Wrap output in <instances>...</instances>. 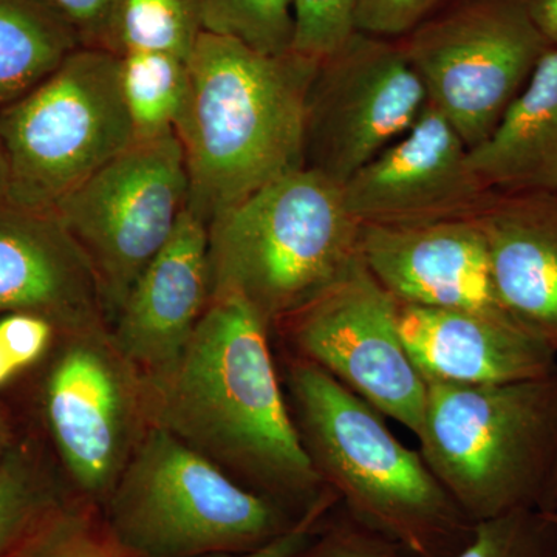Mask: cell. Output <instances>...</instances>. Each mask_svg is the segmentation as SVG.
<instances>
[{
	"label": "cell",
	"instance_id": "10",
	"mask_svg": "<svg viewBox=\"0 0 557 557\" xmlns=\"http://www.w3.org/2000/svg\"><path fill=\"white\" fill-rule=\"evenodd\" d=\"M189 178L175 132L135 141L54 207L89 260L110 322L188 208Z\"/></svg>",
	"mask_w": 557,
	"mask_h": 557
},
{
	"label": "cell",
	"instance_id": "14",
	"mask_svg": "<svg viewBox=\"0 0 557 557\" xmlns=\"http://www.w3.org/2000/svg\"><path fill=\"white\" fill-rule=\"evenodd\" d=\"M398 329L428 383L502 384L557 370V354L502 307L399 306Z\"/></svg>",
	"mask_w": 557,
	"mask_h": 557
},
{
	"label": "cell",
	"instance_id": "9",
	"mask_svg": "<svg viewBox=\"0 0 557 557\" xmlns=\"http://www.w3.org/2000/svg\"><path fill=\"white\" fill-rule=\"evenodd\" d=\"M401 42L429 104L468 149L493 134L552 46L527 0H458Z\"/></svg>",
	"mask_w": 557,
	"mask_h": 557
},
{
	"label": "cell",
	"instance_id": "13",
	"mask_svg": "<svg viewBox=\"0 0 557 557\" xmlns=\"http://www.w3.org/2000/svg\"><path fill=\"white\" fill-rule=\"evenodd\" d=\"M343 190L361 225L384 226L474 220L494 194L472 168L463 139L431 104Z\"/></svg>",
	"mask_w": 557,
	"mask_h": 557
},
{
	"label": "cell",
	"instance_id": "30",
	"mask_svg": "<svg viewBox=\"0 0 557 557\" xmlns=\"http://www.w3.org/2000/svg\"><path fill=\"white\" fill-rule=\"evenodd\" d=\"M67 22L83 47L120 54L121 0H44Z\"/></svg>",
	"mask_w": 557,
	"mask_h": 557
},
{
	"label": "cell",
	"instance_id": "37",
	"mask_svg": "<svg viewBox=\"0 0 557 557\" xmlns=\"http://www.w3.org/2000/svg\"><path fill=\"white\" fill-rule=\"evenodd\" d=\"M549 511H557V498H556L555 505H553V508L549 509Z\"/></svg>",
	"mask_w": 557,
	"mask_h": 557
},
{
	"label": "cell",
	"instance_id": "17",
	"mask_svg": "<svg viewBox=\"0 0 557 557\" xmlns=\"http://www.w3.org/2000/svg\"><path fill=\"white\" fill-rule=\"evenodd\" d=\"M209 300L208 226L186 208L170 242L110 322V332L146 376H156L177 361Z\"/></svg>",
	"mask_w": 557,
	"mask_h": 557
},
{
	"label": "cell",
	"instance_id": "23",
	"mask_svg": "<svg viewBox=\"0 0 557 557\" xmlns=\"http://www.w3.org/2000/svg\"><path fill=\"white\" fill-rule=\"evenodd\" d=\"M205 32L200 0H121L120 47L188 60Z\"/></svg>",
	"mask_w": 557,
	"mask_h": 557
},
{
	"label": "cell",
	"instance_id": "20",
	"mask_svg": "<svg viewBox=\"0 0 557 557\" xmlns=\"http://www.w3.org/2000/svg\"><path fill=\"white\" fill-rule=\"evenodd\" d=\"M81 47L44 0H0V109L30 94Z\"/></svg>",
	"mask_w": 557,
	"mask_h": 557
},
{
	"label": "cell",
	"instance_id": "24",
	"mask_svg": "<svg viewBox=\"0 0 557 557\" xmlns=\"http://www.w3.org/2000/svg\"><path fill=\"white\" fill-rule=\"evenodd\" d=\"M205 32L240 40L267 54L292 50L293 0H200Z\"/></svg>",
	"mask_w": 557,
	"mask_h": 557
},
{
	"label": "cell",
	"instance_id": "29",
	"mask_svg": "<svg viewBox=\"0 0 557 557\" xmlns=\"http://www.w3.org/2000/svg\"><path fill=\"white\" fill-rule=\"evenodd\" d=\"M296 557H416L347 515L339 504Z\"/></svg>",
	"mask_w": 557,
	"mask_h": 557
},
{
	"label": "cell",
	"instance_id": "18",
	"mask_svg": "<svg viewBox=\"0 0 557 557\" xmlns=\"http://www.w3.org/2000/svg\"><path fill=\"white\" fill-rule=\"evenodd\" d=\"M498 306L557 354V194H502L480 212Z\"/></svg>",
	"mask_w": 557,
	"mask_h": 557
},
{
	"label": "cell",
	"instance_id": "16",
	"mask_svg": "<svg viewBox=\"0 0 557 557\" xmlns=\"http://www.w3.org/2000/svg\"><path fill=\"white\" fill-rule=\"evenodd\" d=\"M17 311L61 332L109 324L89 260L57 212L0 199V317Z\"/></svg>",
	"mask_w": 557,
	"mask_h": 557
},
{
	"label": "cell",
	"instance_id": "2",
	"mask_svg": "<svg viewBox=\"0 0 557 557\" xmlns=\"http://www.w3.org/2000/svg\"><path fill=\"white\" fill-rule=\"evenodd\" d=\"M318 61L267 54L203 32L189 58V95L175 134L188 208L205 223L304 170V120Z\"/></svg>",
	"mask_w": 557,
	"mask_h": 557
},
{
	"label": "cell",
	"instance_id": "35",
	"mask_svg": "<svg viewBox=\"0 0 557 557\" xmlns=\"http://www.w3.org/2000/svg\"><path fill=\"white\" fill-rule=\"evenodd\" d=\"M0 199H7V163L2 143H0Z\"/></svg>",
	"mask_w": 557,
	"mask_h": 557
},
{
	"label": "cell",
	"instance_id": "38",
	"mask_svg": "<svg viewBox=\"0 0 557 557\" xmlns=\"http://www.w3.org/2000/svg\"><path fill=\"white\" fill-rule=\"evenodd\" d=\"M552 512H553V515H555V516H556V519H557V511H552Z\"/></svg>",
	"mask_w": 557,
	"mask_h": 557
},
{
	"label": "cell",
	"instance_id": "36",
	"mask_svg": "<svg viewBox=\"0 0 557 557\" xmlns=\"http://www.w3.org/2000/svg\"><path fill=\"white\" fill-rule=\"evenodd\" d=\"M556 498H557V472H556V478H555V486H553L552 508H553V505H555ZM552 508H549V509H552ZM549 509H548V511H549Z\"/></svg>",
	"mask_w": 557,
	"mask_h": 557
},
{
	"label": "cell",
	"instance_id": "22",
	"mask_svg": "<svg viewBox=\"0 0 557 557\" xmlns=\"http://www.w3.org/2000/svg\"><path fill=\"white\" fill-rule=\"evenodd\" d=\"M189 61L160 51L121 54V89L135 141L175 132L189 95Z\"/></svg>",
	"mask_w": 557,
	"mask_h": 557
},
{
	"label": "cell",
	"instance_id": "11",
	"mask_svg": "<svg viewBox=\"0 0 557 557\" xmlns=\"http://www.w3.org/2000/svg\"><path fill=\"white\" fill-rule=\"evenodd\" d=\"M429 104L401 39L351 33L319 61L304 120V168L344 186Z\"/></svg>",
	"mask_w": 557,
	"mask_h": 557
},
{
	"label": "cell",
	"instance_id": "4",
	"mask_svg": "<svg viewBox=\"0 0 557 557\" xmlns=\"http://www.w3.org/2000/svg\"><path fill=\"white\" fill-rule=\"evenodd\" d=\"M359 234L343 186L285 175L208 223L211 299L242 300L273 335L361 258Z\"/></svg>",
	"mask_w": 557,
	"mask_h": 557
},
{
	"label": "cell",
	"instance_id": "15",
	"mask_svg": "<svg viewBox=\"0 0 557 557\" xmlns=\"http://www.w3.org/2000/svg\"><path fill=\"white\" fill-rule=\"evenodd\" d=\"M359 256L399 306H498L490 251L478 220L361 225Z\"/></svg>",
	"mask_w": 557,
	"mask_h": 557
},
{
	"label": "cell",
	"instance_id": "3",
	"mask_svg": "<svg viewBox=\"0 0 557 557\" xmlns=\"http://www.w3.org/2000/svg\"><path fill=\"white\" fill-rule=\"evenodd\" d=\"M277 368L311 467L350 518L416 557H456L467 547L475 523L386 416L307 359L282 350Z\"/></svg>",
	"mask_w": 557,
	"mask_h": 557
},
{
	"label": "cell",
	"instance_id": "31",
	"mask_svg": "<svg viewBox=\"0 0 557 557\" xmlns=\"http://www.w3.org/2000/svg\"><path fill=\"white\" fill-rule=\"evenodd\" d=\"M440 0H359L355 30L403 39L434 14Z\"/></svg>",
	"mask_w": 557,
	"mask_h": 557
},
{
	"label": "cell",
	"instance_id": "8",
	"mask_svg": "<svg viewBox=\"0 0 557 557\" xmlns=\"http://www.w3.org/2000/svg\"><path fill=\"white\" fill-rule=\"evenodd\" d=\"M39 412L70 494L100 509L150 420L148 379L108 322L61 332L42 362Z\"/></svg>",
	"mask_w": 557,
	"mask_h": 557
},
{
	"label": "cell",
	"instance_id": "1",
	"mask_svg": "<svg viewBox=\"0 0 557 557\" xmlns=\"http://www.w3.org/2000/svg\"><path fill=\"white\" fill-rule=\"evenodd\" d=\"M146 379L152 426L239 485L298 518L327 493L293 423L273 336L247 304L209 300L177 361Z\"/></svg>",
	"mask_w": 557,
	"mask_h": 557
},
{
	"label": "cell",
	"instance_id": "5",
	"mask_svg": "<svg viewBox=\"0 0 557 557\" xmlns=\"http://www.w3.org/2000/svg\"><path fill=\"white\" fill-rule=\"evenodd\" d=\"M418 450L472 523L552 508L557 370L502 384L428 383Z\"/></svg>",
	"mask_w": 557,
	"mask_h": 557
},
{
	"label": "cell",
	"instance_id": "6",
	"mask_svg": "<svg viewBox=\"0 0 557 557\" xmlns=\"http://www.w3.org/2000/svg\"><path fill=\"white\" fill-rule=\"evenodd\" d=\"M132 557H205L263 547L299 522L281 505L152 426L100 507Z\"/></svg>",
	"mask_w": 557,
	"mask_h": 557
},
{
	"label": "cell",
	"instance_id": "27",
	"mask_svg": "<svg viewBox=\"0 0 557 557\" xmlns=\"http://www.w3.org/2000/svg\"><path fill=\"white\" fill-rule=\"evenodd\" d=\"M359 0H293L292 50L322 61L355 32Z\"/></svg>",
	"mask_w": 557,
	"mask_h": 557
},
{
	"label": "cell",
	"instance_id": "28",
	"mask_svg": "<svg viewBox=\"0 0 557 557\" xmlns=\"http://www.w3.org/2000/svg\"><path fill=\"white\" fill-rule=\"evenodd\" d=\"M61 330L50 319L35 313H7L0 317V388L42 364Z\"/></svg>",
	"mask_w": 557,
	"mask_h": 557
},
{
	"label": "cell",
	"instance_id": "34",
	"mask_svg": "<svg viewBox=\"0 0 557 557\" xmlns=\"http://www.w3.org/2000/svg\"><path fill=\"white\" fill-rule=\"evenodd\" d=\"M16 440L17 437L14 435L13 424H11L9 413H7L5 408L0 405V463H2L7 454L10 453V449L13 448Z\"/></svg>",
	"mask_w": 557,
	"mask_h": 557
},
{
	"label": "cell",
	"instance_id": "32",
	"mask_svg": "<svg viewBox=\"0 0 557 557\" xmlns=\"http://www.w3.org/2000/svg\"><path fill=\"white\" fill-rule=\"evenodd\" d=\"M338 504L339 500L336 494L329 490L324 497L313 508L309 509L295 527L289 528L287 533L273 539L263 547L251 549V552L218 553V555L205 557H296L309 544L310 539L317 534L329 512Z\"/></svg>",
	"mask_w": 557,
	"mask_h": 557
},
{
	"label": "cell",
	"instance_id": "33",
	"mask_svg": "<svg viewBox=\"0 0 557 557\" xmlns=\"http://www.w3.org/2000/svg\"><path fill=\"white\" fill-rule=\"evenodd\" d=\"M527 5L537 27L557 46V0H527Z\"/></svg>",
	"mask_w": 557,
	"mask_h": 557
},
{
	"label": "cell",
	"instance_id": "7",
	"mask_svg": "<svg viewBox=\"0 0 557 557\" xmlns=\"http://www.w3.org/2000/svg\"><path fill=\"white\" fill-rule=\"evenodd\" d=\"M7 199L53 211L135 143L121 57L81 47L30 94L0 109Z\"/></svg>",
	"mask_w": 557,
	"mask_h": 557
},
{
	"label": "cell",
	"instance_id": "26",
	"mask_svg": "<svg viewBox=\"0 0 557 557\" xmlns=\"http://www.w3.org/2000/svg\"><path fill=\"white\" fill-rule=\"evenodd\" d=\"M456 557H557V519L545 509H519L475 523Z\"/></svg>",
	"mask_w": 557,
	"mask_h": 557
},
{
	"label": "cell",
	"instance_id": "19",
	"mask_svg": "<svg viewBox=\"0 0 557 557\" xmlns=\"http://www.w3.org/2000/svg\"><path fill=\"white\" fill-rule=\"evenodd\" d=\"M480 180L502 194H557V46L498 121L493 134L469 149Z\"/></svg>",
	"mask_w": 557,
	"mask_h": 557
},
{
	"label": "cell",
	"instance_id": "12",
	"mask_svg": "<svg viewBox=\"0 0 557 557\" xmlns=\"http://www.w3.org/2000/svg\"><path fill=\"white\" fill-rule=\"evenodd\" d=\"M282 350L313 362L413 435L428 384L398 329V304L359 258L327 292L282 321Z\"/></svg>",
	"mask_w": 557,
	"mask_h": 557
},
{
	"label": "cell",
	"instance_id": "21",
	"mask_svg": "<svg viewBox=\"0 0 557 557\" xmlns=\"http://www.w3.org/2000/svg\"><path fill=\"white\" fill-rule=\"evenodd\" d=\"M70 496L42 450L16 440L0 463V557H14L42 520Z\"/></svg>",
	"mask_w": 557,
	"mask_h": 557
},
{
	"label": "cell",
	"instance_id": "25",
	"mask_svg": "<svg viewBox=\"0 0 557 557\" xmlns=\"http://www.w3.org/2000/svg\"><path fill=\"white\" fill-rule=\"evenodd\" d=\"M14 557H132L113 541L100 509L72 494L42 520Z\"/></svg>",
	"mask_w": 557,
	"mask_h": 557
}]
</instances>
